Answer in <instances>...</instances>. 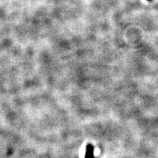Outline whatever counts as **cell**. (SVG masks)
Here are the masks:
<instances>
[{
	"instance_id": "obj_1",
	"label": "cell",
	"mask_w": 158,
	"mask_h": 158,
	"mask_svg": "<svg viewBox=\"0 0 158 158\" xmlns=\"http://www.w3.org/2000/svg\"><path fill=\"white\" fill-rule=\"evenodd\" d=\"M85 158H95L94 155V147L91 144H89V145H87V147H86Z\"/></svg>"
},
{
	"instance_id": "obj_2",
	"label": "cell",
	"mask_w": 158,
	"mask_h": 158,
	"mask_svg": "<svg viewBox=\"0 0 158 158\" xmlns=\"http://www.w3.org/2000/svg\"><path fill=\"white\" fill-rule=\"evenodd\" d=\"M148 1H149V2H151V1H152V0H148Z\"/></svg>"
}]
</instances>
